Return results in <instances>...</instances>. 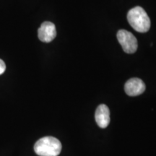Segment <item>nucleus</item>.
Here are the masks:
<instances>
[{
    "label": "nucleus",
    "instance_id": "nucleus-1",
    "mask_svg": "<svg viewBox=\"0 0 156 156\" xmlns=\"http://www.w3.org/2000/svg\"><path fill=\"white\" fill-rule=\"evenodd\" d=\"M127 20L130 25L139 33H146L151 28V20L141 7H135L127 13Z\"/></svg>",
    "mask_w": 156,
    "mask_h": 156
},
{
    "label": "nucleus",
    "instance_id": "nucleus-2",
    "mask_svg": "<svg viewBox=\"0 0 156 156\" xmlns=\"http://www.w3.org/2000/svg\"><path fill=\"white\" fill-rule=\"evenodd\" d=\"M62 144L53 136H45L36 142L34 151L39 156H58L61 153Z\"/></svg>",
    "mask_w": 156,
    "mask_h": 156
},
{
    "label": "nucleus",
    "instance_id": "nucleus-3",
    "mask_svg": "<svg viewBox=\"0 0 156 156\" xmlns=\"http://www.w3.org/2000/svg\"><path fill=\"white\" fill-rule=\"evenodd\" d=\"M116 37L124 52L127 54L136 52L138 47L137 41L132 33L126 30H119L117 33Z\"/></svg>",
    "mask_w": 156,
    "mask_h": 156
},
{
    "label": "nucleus",
    "instance_id": "nucleus-4",
    "mask_svg": "<svg viewBox=\"0 0 156 156\" xmlns=\"http://www.w3.org/2000/svg\"><path fill=\"white\" fill-rule=\"evenodd\" d=\"M38 36L39 40L42 42L49 43L52 41L56 36L55 25L48 21L44 22L38 28Z\"/></svg>",
    "mask_w": 156,
    "mask_h": 156
},
{
    "label": "nucleus",
    "instance_id": "nucleus-5",
    "mask_svg": "<svg viewBox=\"0 0 156 156\" xmlns=\"http://www.w3.org/2000/svg\"><path fill=\"white\" fill-rule=\"evenodd\" d=\"M145 84L139 78H132L125 83L124 90L129 96H137L145 92Z\"/></svg>",
    "mask_w": 156,
    "mask_h": 156
},
{
    "label": "nucleus",
    "instance_id": "nucleus-6",
    "mask_svg": "<svg viewBox=\"0 0 156 156\" xmlns=\"http://www.w3.org/2000/svg\"><path fill=\"white\" fill-rule=\"evenodd\" d=\"M95 121L101 128H106L110 123V111L108 107L104 104L98 106L95 112Z\"/></svg>",
    "mask_w": 156,
    "mask_h": 156
},
{
    "label": "nucleus",
    "instance_id": "nucleus-7",
    "mask_svg": "<svg viewBox=\"0 0 156 156\" xmlns=\"http://www.w3.org/2000/svg\"><path fill=\"white\" fill-rule=\"evenodd\" d=\"M6 70V64L3 60L0 59V75H2Z\"/></svg>",
    "mask_w": 156,
    "mask_h": 156
}]
</instances>
